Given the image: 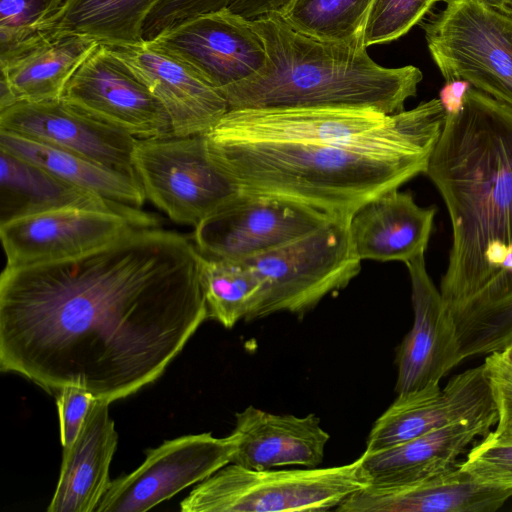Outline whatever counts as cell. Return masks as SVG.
Here are the masks:
<instances>
[{"mask_svg":"<svg viewBox=\"0 0 512 512\" xmlns=\"http://www.w3.org/2000/svg\"><path fill=\"white\" fill-rule=\"evenodd\" d=\"M191 238L136 227L84 255L0 276V368L109 403L157 380L208 318Z\"/></svg>","mask_w":512,"mask_h":512,"instance_id":"1","label":"cell"},{"mask_svg":"<svg viewBox=\"0 0 512 512\" xmlns=\"http://www.w3.org/2000/svg\"><path fill=\"white\" fill-rule=\"evenodd\" d=\"M446 118L439 98L393 115L360 142H288L204 134L211 161L243 191L293 200L330 215L365 203L425 174Z\"/></svg>","mask_w":512,"mask_h":512,"instance_id":"2","label":"cell"},{"mask_svg":"<svg viewBox=\"0 0 512 512\" xmlns=\"http://www.w3.org/2000/svg\"><path fill=\"white\" fill-rule=\"evenodd\" d=\"M425 174L450 219L439 290L452 312L512 268V107L470 87L446 114Z\"/></svg>","mask_w":512,"mask_h":512,"instance_id":"3","label":"cell"},{"mask_svg":"<svg viewBox=\"0 0 512 512\" xmlns=\"http://www.w3.org/2000/svg\"><path fill=\"white\" fill-rule=\"evenodd\" d=\"M265 46L264 67L220 91L231 109L334 107L404 110L421 70L377 64L363 44L322 41L292 29L278 13L250 20Z\"/></svg>","mask_w":512,"mask_h":512,"instance_id":"4","label":"cell"},{"mask_svg":"<svg viewBox=\"0 0 512 512\" xmlns=\"http://www.w3.org/2000/svg\"><path fill=\"white\" fill-rule=\"evenodd\" d=\"M369 485L361 457L326 468L248 469L229 463L180 502L182 512L334 510Z\"/></svg>","mask_w":512,"mask_h":512,"instance_id":"5","label":"cell"},{"mask_svg":"<svg viewBox=\"0 0 512 512\" xmlns=\"http://www.w3.org/2000/svg\"><path fill=\"white\" fill-rule=\"evenodd\" d=\"M350 216L333 215L312 232L243 260L264 282L255 319L279 312L302 316L359 274L362 261L352 245Z\"/></svg>","mask_w":512,"mask_h":512,"instance_id":"6","label":"cell"},{"mask_svg":"<svg viewBox=\"0 0 512 512\" xmlns=\"http://www.w3.org/2000/svg\"><path fill=\"white\" fill-rule=\"evenodd\" d=\"M421 27L445 81L464 80L512 107V16L485 0H445Z\"/></svg>","mask_w":512,"mask_h":512,"instance_id":"7","label":"cell"},{"mask_svg":"<svg viewBox=\"0 0 512 512\" xmlns=\"http://www.w3.org/2000/svg\"><path fill=\"white\" fill-rule=\"evenodd\" d=\"M132 163L146 199L194 227L240 189L211 161L204 134L137 140Z\"/></svg>","mask_w":512,"mask_h":512,"instance_id":"8","label":"cell"},{"mask_svg":"<svg viewBox=\"0 0 512 512\" xmlns=\"http://www.w3.org/2000/svg\"><path fill=\"white\" fill-rule=\"evenodd\" d=\"M332 216L286 198L239 190L194 227L193 241L204 256L244 260L286 245Z\"/></svg>","mask_w":512,"mask_h":512,"instance_id":"9","label":"cell"},{"mask_svg":"<svg viewBox=\"0 0 512 512\" xmlns=\"http://www.w3.org/2000/svg\"><path fill=\"white\" fill-rule=\"evenodd\" d=\"M143 226H159V221L139 208L117 211L67 207L0 223V237L6 267H23L84 255Z\"/></svg>","mask_w":512,"mask_h":512,"instance_id":"10","label":"cell"},{"mask_svg":"<svg viewBox=\"0 0 512 512\" xmlns=\"http://www.w3.org/2000/svg\"><path fill=\"white\" fill-rule=\"evenodd\" d=\"M62 99L137 140L174 136L161 102L103 44H98L75 71Z\"/></svg>","mask_w":512,"mask_h":512,"instance_id":"11","label":"cell"},{"mask_svg":"<svg viewBox=\"0 0 512 512\" xmlns=\"http://www.w3.org/2000/svg\"><path fill=\"white\" fill-rule=\"evenodd\" d=\"M233 452L231 435L201 433L167 440L147 450L136 470L111 481L96 512L147 511L231 463Z\"/></svg>","mask_w":512,"mask_h":512,"instance_id":"12","label":"cell"},{"mask_svg":"<svg viewBox=\"0 0 512 512\" xmlns=\"http://www.w3.org/2000/svg\"><path fill=\"white\" fill-rule=\"evenodd\" d=\"M150 41L192 68L219 93L258 73L267 58L250 20L229 8L186 20Z\"/></svg>","mask_w":512,"mask_h":512,"instance_id":"13","label":"cell"},{"mask_svg":"<svg viewBox=\"0 0 512 512\" xmlns=\"http://www.w3.org/2000/svg\"><path fill=\"white\" fill-rule=\"evenodd\" d=\"M492 388L482 363L440 384L397 394L375 421L366 452L391 448L431 431L462 422L497 420Z\"/></svg>","mask_w":512,"mask_h":512,"instance_id":"14","label":"cell"},{"mask_svg":"<svg viewBox=\"0 0 512 512\" xmlns=\"http://www.w3.org/2000/svg\"><path fill=\"white\" fill-rule=\"evenodd\" d=\"M405 265L411 281L414 319L397 348V394L440 384L465 360L454 320L427 271L425 254Z\"/></svg>","mask_w":512,"mask_h":512,"instance_id":"15","label":"cell"},{"mask_svg":"<svg viewBox=\"0 0 512 512\" xmlns=\"http://www.w3.org/2000/svg\"><path fill=\"white\" fill-rule=\"evenodd\" d=\"M393 115L361 108L231 109L208 132L248 140L352 143L380 134Z\"/></svg>","mask_w":512,"mask_h":512,"instance_id":"16","label":"cell"},{"mask_svg":"<svg viewBox=\"0 0 512 512\" xmlns=\"http://www.w3.org/2000/svg\"><path fill=\"white\" fill-rule=\"evenodd\" d=\"M0 130L79 154L137 178L132 163L137 139L62 98L17 102L0 110Z\"/></svg>","mask_w":512,"mask_h":512,"instance_id":"17","label":"cell"},{"mask_svg":"<svg viewBox=\"0 0 512 512\" xmlns=\"http://www.w3.org/2000/svg\"><path fill=\"white\" fill-rule=\"evenodd\" d=\"M107 47L161 102L174 136L205 134L229 110L216 89L151 41Z\"/></svg>","mask_w":512,"mask_h":512,"instance_id":"18","label":"cell"},{"mask_svg":"<svg viewBox=\"0 0 512 512\" xmlns=\"http://www.w3.org/2000/svg\"><path fill=\"white\" fill-rule=\"evenodd\" d=\"M512 497V488L476 480L459 463L420 481L369 484L347 497L339 512H494Z\"/></svg>","mask_w":512,"mask_h":512,"instance_id":"19","label":"cell"},{"mask_svg":"<svg viewBox=\"0 0 512 512\" xmlns=\"http://www.w3.org/2000/svg\"><path fill=\"white\" fill-rule=\"evenodd\" d=\"M231 463L255 470L318 467L330 435L315 414H274L248 406L235 415Z\"/></svg>","mask_w":512,"mask_h":512,"instance_id":"20","label":"cell"},{"mask_svg":"<svg viewBox=\"0 0 512 512\" xmlns=\"http://www.w3.org/2000/svg\"><path fill=\"white\" fill-rule=\"evenodd\" d=\"M98 44L85 35L52 29L0 58V110L17 102L61 99L75 71Z\"/></svg>","mask_w":512,"mask_h":512,"instance_id":"21","label":"cell"},{"mask_svg":"<svg viewBox=\"0 0 512 512\" xmlns=\"http://www.w3.org/2000/svg\"><path fill=\"white\" fill-rule=\"evenodd\" d=\"M436 212L435 206H419L409 192L388 191L350 216L353 248L361 261L406 263L425 254Z\"/></svg>","mask_w":512,"mask_h":512,"instance_id":"22","label":"cell"},{"mask_svg":"<svg viewBox=\"0 0 512 512\" xmlns=\"http://www.w3.org/2000/svg\"><path fill=\"white\" fill-rule=\"evenodd\" d=\"M109 404L95 399L75 442L63 450L48 512H95L108 490L109 469L118 443Z\"/></svg>","mask_w":512,"mask_h":512,"instance_id":"23","label":"cell"},{"mask_svg":"<svg viewBox=\"0 0 512 512\" xmlns=\"http://www.w3.org/2000/svg\"><path fill=\"white\" fill-rule=\"evenodd\" d=\"M497 420L462 422L446 426L377 452H366L361 467L369 484L395 485L444 473L461 455L489 433Z\"/></svg>","mask_w":512,"mask_h":512,"instance_id":"24","label":"cell"},{"mask_svg":"<svg viewBox=\"0 0 512 512\" xmlns=\"http://www.w3.org/2000/svg\"><path fill=\"white\" fill-rule=\"evenodd\" d=\"M0 165V223L67 207L117 211L135 208L107 200L1 149Z\"/></svg>","mask_w":512,"mask_h":512,"instance_id":"25","label":"cell"},{"mask_svg":"<svg viewBox=\"0 0 512 512\" xmlns=\"http://www.w3.org/2000/svg\"><path fill=\"white\" fill-rule=\"evenodd\" d=\"M0 149L47 169L107 200L140 208L146 196L139 180L87 157L0 130Z\"/></svg>","mask_w":512,"mask_h":512,"instance_id":"26","label":"cell"},{"mask_svg":"<svg viewBox=\"0 0 512 512\" xmlns=\"http://www.w3.org/2000/svg\"><path fill=\"white\" fill-rule=\"evenodd\" d=\"M199 277L208 318L226 328H232L241 319H255L263 299L264 282L249 264L200 253Z\"/></svg>","mask_w":512,"mask_h":512,"instance_id":"27","label":"cell"},{"mask_svg":"<svg viewBox=\"0 0 512 512\" xmlns=\"http://www.w3.org/2000/svg\"><path fill=\"white\" fill-rule=\"evenodd\" d=\"M160 1L69 0L52 29L85 35L107 46L138 44L144 41L148 15Z\"/></svg>","mask_w":512,"mask_h":512,"instance_id":"28","label":"cell"},{"mask_svg":"<svg viewBox=\"0 0 512 512\" xmlns=\"http://www.w3.org/2000/svg\"><path fill=\"white\" fill-rule=\"evenodd\" d=\"M374 0H291L281 13L295 31L322 41L363 44Z\"/></svg>","mask_w":512,"mask_h":512,"instance_id":"29","label":"cell"},{"mask_svg":"<svg viewBox=\"0 0 512 512\" xmlns=\"http://www.w3.org/2000/svg\"><path fill=\"white\" fill-rule=\"evenodd\" d=\"M465 315L470 331L483 346L492 351L505 349L512 341V268L472 297Z\"/></svg>","mask_w":512,"mask_h":512,"instance_id":"30","label":"cell"},{"mask_svg":"<svg viewBox=\"0 0 512 512\" xmlns=\"http://www.w3.org/2000/svg\"><path fill=\"white\" fill-rule=\"evenodd\" d=\"M69 0H0V58L51 30Z\"/></svg>","mask_w":512,"mask_h":512,"instance_id":"31","label":"cell"},{"mask_svg":"<svg viewBox=\"0 0 512 512\" xmlns=\"http://www.w3.org/2000/svg\"><path fill=\"white\" fill-rule=\"evenodd\" d=\"M442 0H374L367 17L366 47L395 41L407 34Z\"/></svg>","mask_w":512,"mask_h":512,"instance_id":"32","label":"cell"},{"mask_svg":"<svg viewBox=\"0 0 512 512\" xmlns=\"http://www.w3.org/2000/svg\"><path fill=\"white\" fill-rule=\"evenodd\" d=\"M459 465L479 482L512 488V434L491 430Z\"/></svg>","mask_w":512,"mask_h":512,"instance_id":"33","label":"cell"},{"mask_svg":"<svg viewBox=\"0 0 512 512\" xmlns=\"http://www.w3.org/2000/svg\"><path fill=\"white\" fill-rule=\"evenodd\" d=\"M234 0H161L148 15L143 27L144 41L162 31L199 15L228 8Z\"/></svg>","mask_w":512,"mask_h":512,"instance_id":"34","label":"cell"},{"mask_svg":"<svg viewBox=\"0 0 512 512\" xmlns=\"http://www.w3.org/2000/svg\"><path fill=\"white\" fill-rule=\"evenodd\" d=\"M497 409L495 431L512 434V363L504 353L485 356L483 362Z\"/></svg>","mask_w":512,"mask_h":512,"instance_id":"35","label":"cell"},{"mask_svg":"<svg viewBox=\"0 0 512 512\" xmlns=\"http://www.w3.org/2000/svg\"><path fill=\"white\" fill-rule=\"evenodd\" d=\"M95 399L91 392L79 386H66L56 393L63 450L75 442Z\"/></svg>","mask_w":512,"mask_h":512,"instance_id":"36","label":"cell"},{"mask_svg":"<svg viewBox=\"0 0 512 512\" xmlns=\"http://www.w3.org/2000/svg\"><path fill=\"white\" fill-rule=\"evenodd\" d=\"M291 0H234L228 7L235 14L252 20L270 13H281Z\"/></svg>","mask_w":512,"mask_h":512,"instance_id":"37","label":"cell"},{"mask_svg":"<svg viewBox=\"0 0 512 512\" xmlns=\"http://www.w3.org/2000/svg\"><path fill=\"white\" fill-rule=\"evenodd\" d=\"M470 87L472 86L464 80L445 81L439 92V100L446 114L455 113L460 109L465 93Z\"/></svg>","mask_w":512,"mask_h":512,"instance_id":"38","label":"cell"},{"mask_svg":"<svg viewBox=\"0 0 512 512\" xmlns=\"http://www.w3.org/2000/svg\"><path fill=\"white\" fill-rule=\"evenodd\" d=\"M496 9L512 16V0H485Z\"/></svg>","mask_w":512,"mask_h":512,"instance_id":"39","label":"cell"},{"mask_svg":"<svg viewBox=\"0 0 512 512\" xmlns=\"http://www.w3.org/2000/svg\"><path fill=\"white\" fill-rule=\"evenodd\" d=\"M502 352L504 353L505 357L512 363V341Z\"/></svg>","mask_w":512,"mask_h":512,"instance_id":"40","label":"cell"}]
</instances>
